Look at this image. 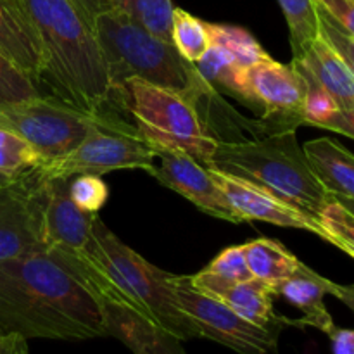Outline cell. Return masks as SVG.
I'll list each match as a JSON object with an SVG mask.
<instances>
[{
    "mask_svg": "<svg viewBox=\"0 0 354 354\" xmlns=\"http://www.w3.org/2000/svg\"><path fill=\"white\" fill-rule=\"evenodd\" d=\"M76 7H78L80 12L83 14L86 21L93 26V21L99 14L106 12V10L113 9V3L111 0H73Z\"/></svg>",
    "mask_w": 354,
    "mask_h": 354,
    "instance_id": "obj_36",
    "label": "cell"
},
{
    "mask_svg": "<svg viewBox=\"0 0 354 354\" xmlns=\"http://www.w3.org/2000/svg\"><path fill=\"white\" fill-rule=\"evenodd\" d=\"M158 149L137 128L106 120L69 154L48 159L38 166L47 178H73L78 175L102 176L114 169H145L154 165Z\"/></svg>",
    "mask_w": 354,
    "mask_h": 354,
    "instance_id": "obj_8",
    "label": "cell"
},
{
    "mask_svg": "<svg viewBox=\"0 0 354 354\" xmlns=\"http://www.w3.org/2000/svg\"><path fill=\"white\" fill-rule=\"evenodd\" d=\"M0 54L30 78L44 73V48L21 0H0Z\"/></svg>",
    "mask_w": 354,
    "mask_h": 354,
    "instance_id": "obj_17",
    "label": "cell"
},
{
    "mask_svg": "<svg viewBox=\"0 0 354 354\" xmlns=\"http://www.w3.org/2000/svg\"><path fill=\"white\" fill-rule=\"evenodd\" d=\"M272 287L275 296L283 297L303 313V318L297 320L299 327H315L328 334L335 325L324 301L327 294L334 292L335 283L308 268L304 263L292 275L279 280Z\"/></svg>",
    "mask_w": 354,
    "mask_h": 354,
    "instance_id": "obj_18",
    "label": "cell"
},
{
    "mask_svg": "<svg viewBox=\"0 0 354 354\" xmlns=\"http://www.w3.org/2000/svg\"><path fill=\"white\" fill-rule=\"evenodd\" d=\"M318 21H320V37L341 55L354 75V37L342 30L320 6H318Z\"/></svg>",
    "mask_w": 354,
    "mask_h": 354,
    "instance_id": "obj_32",
    "label": "cell"
},
{
    "mask_svg": "<svg viewBox=\"0 0 354 354\" xmlns=\"http://www.w3.org/2000/svg\"><path fill=\"white\" fill-rule=\"evenodd\" d=\"M44 162L41 156L23 137L0 127V171L21 178Z\"/></svg>",
    "mask_w": 354,
    "mask_h": 354,
    "instance_id": "obj_27",
    "label": "cell"
},
{
    "mask_svg": "<svg viewBox=\"0 0 354 354\" xmlns=\"http://www.w3.org/2000/svg\"><path fill=\"white\" fill-rule=\"evenodd\" d=\"M138 133L156 149L175 151L206 166L218 138L204 130L196 100L171 90L131 80L123 90Z\"/></svg>",
    "mask_w": 354,
    "mask_h": 354,
    "instance_id": "obj_6",
    "label": "cell"
},
{
    "mask_svg": "<svg viewBox=\"0 0 354 354\" xmlns=\"http://www.w3.org/2000/svg\"><path fill=\"white\" fill-rule=\"evenodd\" d=\"M114 9L128 14L161 40L171 41V0H111Z\"/></svg>",
    "mask_w": 354,
    "mask_h": 354,
    "instance_id": "obj_25",
    "label": "cell"
},
{
    "mask_svg": "<svg viewBox=\"0 0 354 354\" xmlns=\"http://www.w3.org/2000/svg\"><path fill=\"white\" fill-rule=\"evenodd\" d=\"M332 354H354V328L332 327L328 332Z\"/></svg>",
    "mask_w": 354,
    "mask_h": 354,
    "instance_id": "obj_35",
    "label": "cell"
},
{
    "mask_svg": "<svg viewBox=\"0 0 354 354\" xmlns=\"http://www.w3.org/2000/svg\"><path fill=\"white\" fill-rule=\"evenodd\" d=\"M206 168L261 187L315 220L332 199L297 142L296 130L254 140H218Z\"/></svg>",
    "mask_w": 354,
    "mask_h": 354,
    "instance_id": "obj_3",
    "label": "cell"
},
{
    "mask_svg": "<svg viewBox=\"0 0 354 354\" xmlns=\"http://www.w3.org/2000/svg\"><path fill=\"white\" fill-rule=\"evenodd\" d=\"M189 279L197 290L221 301L235 313L248 318L249 322L259 325V327L275 328V330H282L286 325L299 327L297 320H289V318L277 315L275 308H273L275 292L270 283L261 282L258 279L245 280V282H227V280L216 279L203 270Z\"/></svg>",
    "mask_w": 354,
    "mask_h": 354,
    "instance_id": "obj_15",
    "label": "cell"
},
{
    "mask_svg": "<svg viewBox=\"0 0 354 354\" xmlns=\"http://www.w3.org/2000/svg\"><path fill=\"white\" fill-rule=\"evenodd\" d=\"M147 173L165 187L196 204L203 213L218 220L242 223L241 216L228 204L227 197L214 182L209 168L201 165L197 159L182 152L158 149L154 165Z\"/></svg>",
    "mask_w": 354,
    "mask_h": 354,
    "instance_id": "obj_13",
    "label": "cell"
},
{
    "mask_svg": "<svg viewBox=\"0 0 354 354\" xmlns=\"http://www.w3.org/2000/svg\"><path fill=\"white\" fill-rule=\"evenodd\" d=\"M332 296L337 297L341 303H344L354 313V286H339V283H335Z\"/></svg>",
    "mask_w": 354,
    "mask_h": 354,
    "instance_id": "obj_38",
    "label": "cell"
},
{
    "mask_svg": "<svg viewBox=\"0 0 354 354\" xmlns=\"http://www.w3.org/2000/svg\"><path fill=\"white\" fill-rule=\"evenodd\" d=\"M317 128L335 131V133L346 135V137L354 138V109H335L330 114L318 121L315 124Z\"/></svg>",
    "mask_w": 354,
    "mask_h": 354,
    "instance_id": "obj_34",
    "label": "cell"
},
{
    "mask_svg": "<svg viewBox=\"0 0 354 354\" xmlns=\"http://www.w3.org/2000/svg\"><path fill=\"white\" fill-rule=\"evenodd\" d=\"M0 334L80 342L106 328L95 296L41 251L0 261Z\"/></svg>",
    "mask_w": 354,
    "mask_h": 354,
    "instance_id": "obj_1",
    "label": "cell"
},
{
    "mask_svg": "<svg viewBox=\"0 0 354 354\" xmlns=\"http://www.w3.org/2000/svg\"><path fill=\"white\" fill-rule=\"evenodd\" d=\"M303 149L317 178L332 196L354 199L353 152L328 137L306 142Z\"/></svg>",
    "mask_w": 354,
    "mask_h": 354,
    "instance_id": "obj_20",
    "label": "cell"
},
{
    "mask_svg": "<svg viewBox=\"0 0 354 354\" xmlns=\"http://www.w3.org/2000/svg\"><path fill=\"white\" fill-rule=\"evenodd\" d=\"M16 180L17 178H12V176H9V175H6V173L0 171V189H2V187L10 185V183H14Z\"/></svg>",
    "mask_w": 354,
    "mask_h": 354,
    "instance_id": "obj_40",
    "label": "cell"
},
{
    "mask_svg": "<svg viewBox=\"0 0 354 354\" xmlns=\"http://www.w3.org/2000/svg\"><path fill=\"white\" fill-rule=\"evenodd\" d=\"M194 68H196L199 78L209 88L218 93L225 92L227 95L235 97L239 102H242L244 90H242L241 75L244 66L239 64L237 59L227 48L218 44H211L206 54L199 61L194 62Z\"/></svg>",
    "mask_w": 354,
    "mask_h": 354,
    "instance_id": "obj_22",
    "label": "cell"
},
{
    "mask_svg": "<svg viewBox=\"0 0 354 354\" xmlns=\"http://www.w3.org/2000/svg\"><path fill=\"white\" fill-rule=\"evenodd\" d=\"M107 337L123 342L133 354H187L182 341L149 320L135 308L118 301H99Z\"/></svg>",
    "mask_w": 354,
    "mask_h": 354,
    "instance_id": "obj_16",
    "label": "cell"
},
{
    "mask_svg": "<svg viewBox=\"0 0 354 354\" xmlns=\"http://www.w3.org/2000/svg\"><path fill=\"white\" fill-rule=\"evenodd\" d=\"M37 95L33 78H30L6 55L0 54V106L21 102Z\"/></svg>",
    "mask_w": 354,
    "mask_h": 354,
    "instance_id": "obj_29",
    "label": "cell"
},
{
    "mask_svg": "<svg viewBox=\"0 0 354 354\" xmlns=\"http://www.w3.org/2000/svg\"><path fill=\"white\" fill-rule=\"evenodd\" d=\"M93 33L109 76L111 92H123L128 82L138 80L197 102L209 88L175 45L161 40L114 7L95 17Z\"/></svg>",
    "mask_w": 354,
    "mask_h": 354,
    "instance_id": "obj_4",
    "label": "cell"
},
{
    "mask_svg": "<svg viewBox=\"0 0 354 354\" xmlns=\"http://www.w3.org/2000/svg\"><path fill=\"white\" fill-rule=\"evenodd\" d=\"M47 178V176H45ZM71 178H47L45 251L68 270L86 263V241L97 213H86L69 196Z\"/></svg>",
    "mask_w": 354,
    "mask_h": 354,
    "instance_id": "obj_12",
    "label": "cell"
},
{
    "mask_svg": "<svg viewBox=\"0 0 354 354\" xmlns=\"http://www.w3.org/2000/svg\"><path fill=\"white\" fill-rule=\"evenodd\" d=\"M209 171L223 196L227 197L228 204L234 207L242 221H266V223L277 225V227L299 228V230L311 232L327 241V234L320 221L315 220L310 214L283 203L272 192L252 185L245 180L235 178V176L211 168Z\"/></svg>",
    "mask_w": 354,
    "mask_h": 354,
    "instance_id": "obj_14",
    "label": "cell"
},
{
    "mask_svg": "<svg viewBox=\"0 0 354 354\" xmlns=\"http://www.w3.org/2000/svg\"><path fill=\"white\" fill-rule=\"evenodd\" d=\"M203 272L216 277V279L227 280V282H245L254 279L245 261L242 245H232L216 256Z\"/></svg>",
    "mask_w": 354,
    "mask_h": 354,
    "instance_id": "obj_31",
    "label": "cell"
},
{
    "mask_svg": "<svg viewBox=\"0 0 354 354\" xmlns=\"http://www.w3.org/2000/svg\"><path fill=\"white\" fill-rule=\"evenodd\" d=\"M44 48L40 80L62 102L99 114L111 95L93 26L73 0H21Z\"/></svg>",
    "mask_w": 354,
    "mask_h": 354,
    "instance_id": "obj_2",
    "label": "cell"
},
{
    "mask_svg": "<svg viewBox=\"0 0 354 354\" xmlns=\"http://www.w3.org/2000/svg\"><path fill=\"white\" fill-rule=\"evenodd\" d=\"M242 104L261 116V123H273L275 131L296 130L304 124L308 86L299 69L273 57L242 69Z\"/></svg>",
    "mask_w": 354,
    "mask_h": 354,
    "instance_id": "obj_10",
    "label": "cell"
},
{
    "mask_svg": "<svg viewBox=\"0 0 354 354\" xmlns=\"http://www.w3.org/2000/svg\"><path fill=\"white\" fill-rule=\"evenodd\" d=\"M318 6L354 37V0H317Z\"/></svg>",
    "mask_w": 354,
    "mask_h": 354,
    "instance_id": "obj_33",
    "label": "cell"
},
{
    "mask_svg": "<svg viewBox=\"0 0 354 354\" xmlns=\"http://www.w3.org/2000/svg\"><path fill=\"white\" fill-rule=\"evenodd\" d=\"M252 277L261 282L277 283L292 275L303 263L275 239H254L242 245Z\"/></svg>",
    "mask_w": 354,
    "mask_h": 354,
    "instance_id": "obj_21",
    "label": "cell"
},
{
    "mask_svg": "<svg viewBox=\"0 0 354 354\" xmlns=\"http://www.w3.org/2000/svg\"><path fill=\"white\" fill-rule=\"evenodd\" d=\"M327 234V242L342 249L354 259V216L334 199L327 204L318 218Z\"/></svg>",
    "mask_w": 354,
    "mask_h": 354,
    "instance_id": "obj_28",
    "label": "cell"
},
{
    "mask_svg": "<svg viewBox=\"0 0 354 354\" xmlns=\"http://www.w3.org/2000/svg\"><path fill=\"white\" fill-rule=\"evenodd\" d=\"M171 41L185 61L197 62L211 45L207 23L180 7H173Z\"/></svg>",
    "mask_w": 354,
    "mask_h": 354,
    "instance_id": "obj_24",
    "label": "cell"
},
{
    "mask_svg": "<svg viewBox=\"0 0 354 354\" xmlns=\"http://www.w3.org/2000/svg\"><path fill=\"white\" fill-rule=\"evenodd\" d=\"M180 306L196 324L201 337L218 342L237 354H279L282 330L265 328L235 313L232 308L190 283L189 275H173Z\"/></svg>",
    "mask_w": 354,
    "mask_h": 354,
    "instance_id": "obj_9",
    "label": "cell"
},
{
    "mask_svg": "<svg viewBox=\"0 0 354 354\" xmlns=\"http://www.w3.org/2000/svg\"><path fill=\"white\" fill-rule=\"evenodd\" d=\"M47 178L38 171L0 189V261L45 251Z\"/></svg>",
    "mask_w": 354,
    "mask_h": 354,
    "instance_id": "obj_11",
    "label": "cell"
},
{
    "mask_svg": "<svg viewBox=\"0 0 354 354\" xmlns=\"http://www.w3.org/2000/svg\"><path fill=\"white\" fill-rule=\"evenodd\" d=\"M102 114H88L61 99L31 97L0 106V127L23 137L44 161L75 151L102 121Z\"/></svg>",
    "mask_w": 354,
    "mask_h": 354,
    "instance_id": "obj_7",
    "label": "cell"
},
{
    "mask_svg": "<svg viewBox=\"0 0 354 354\" xmlns=\"http://www.w3.org/2000/svg\"><path fill=\"white\" fill-rule=\"evenodd\" d=\"M207 30H209L211 44H218L227 48L237 59L239 64L244 66V68L272 57L261 47V44L244 28L207 23Z\"/></svg>",
    "mask_w": 354,
    "mask_h": 354,
    "instance_id": "obj_26",
    "label": "cell"
},
{
    "mask_svg": "<svg viewBox=\"0 0 354 354\" xmlns=\"http://www.w3.org/2000/svg\"><path fill=\"white\" fill-rule=\"evenodd\" d=\"M86 256L138 313L161 325L182 342L201 337L196 324L176 299L171 273L156 268L138 252L128 248L97 214L90 227Z\"/></svg>",
    "mask_w": 354,
    "mask_h": 354,
    "instance_id": "obj_5",
    "label": "cell"
},
{
    "mask_svg": "<svg viewBox=\"0 0 354 354\" xmlns=\"http://www.w3.org/2000/svg\"><path fill=\"white\" fill-rule=\"evenodd\" d=\"M69 196L80 209L97 213L106 204L109 190L100 176L78 175L69 183Z\"/></svg>",
    "mask_w": 354,
    "mask_h": 354,
    "instance_id": "obj_30",
    "label": "cell"
},
{
    "mask_svg": "<svg viewBox=\"0 0 354 354\" xmlns=\"http://www.w3.org/2000/svg\"><path fill=\"white\" fill-rule=\"evenodd\" d=\"M299 64L327 90L339 109H354V75L341 55L318 35Z\"/></svg>",
    "mask_w": 354,
    "mask_h": 354,
    "instance_id": "obj_19",
    "label": "cell"
},
{
    "mask_svg": "<svg viewBox=\"0 0 354 354\" xmlns=\"http://www.w3.org/2000/svg\"><path fill=\"white\" fill-rule=\"evenodd\" d=\"M289 26L292 61L304 57L320 35L317 0H277Z\"/></svg>",
    "mask_w": 354,
    "mask_h": 354,
    "instance_id": "obj_23",
    "label": "cell"
},
{
    "mask_svg": "<svg viewBox=\"0 0 354 354\" xmlns=\"http://www.w3.org/2000/svg\"><path fill=\"white\" fill-rule=\"evenodd\" d=\"M332 199H334L335 203L341 204L346 211H349V213L354 216V199H351V197H344V196H332Z\"/></svg>",
    "mask_w": 354,
    "mask_h": 354,
    "instance_id": "obj_39",
    "label": "cell"
},
{
    "mask_svg": "<svg viewBox=\"0 0 354 354\" xmlns=\"http://www.w3.org/2000/svg\"><path fill=\"white\" fill-rule=\"evenodd\" d=\"M0 354H31L28 339L17 334H0Z\"/></svg>",
    "mask_w": 354,
    "mask_h": 354,
    "instance_id": "obj_37",
    "label": "cell"
}]
</instances>
